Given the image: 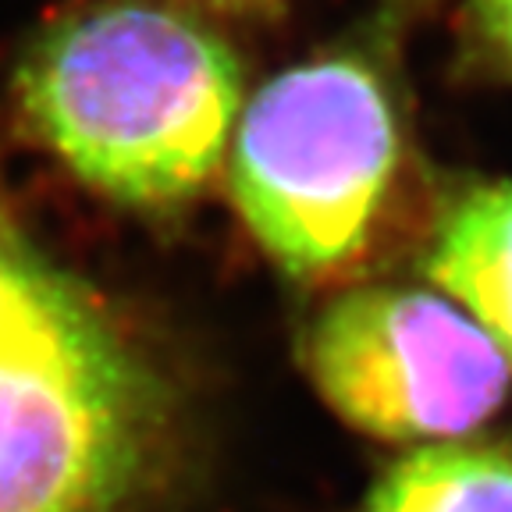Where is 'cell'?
I'll return each instance as SVG.
<instances>
[{
  "label": "cell",
  "mask_w": 512,
  "mask_h": 512,
  "mask_svg": "<svg viewBox=\"0 0 512 512\" xmlns=\"http://www.w3.org/2000/svg\"><path fill=\"white\" fill-rule=\"evenodd\" d=\"M178 427L157 356L0 214V512H146Z\"/></svg>",
  "instance_id": "cell-1"
},
{
  "label": "cell",
  "mask_w": 512,
  "mask_h": 512,
  "mask_svg": "<svg viewBox=\"0 0 512 512\" xmlns=\"http://www.w3.org/2000/svg\"><path fill=\"white\" fill-rule=\"evenodd\" d=\"M15 104L29 136L96 196L171 210L221 168L242 114V68L189 8L100 0L32 36Z\"/></svg>",
  "instance_id": "cell-2"
},
{
  "label": "cell",
  "mask_w": 512,
  "mask_h": 512,
  "mask_svg": "<svg viewBox=\"0 0 512 512\" xmlns=\"http://www.w3.org/2000/svg\"><path fill=\"white\" fill-rule=\"evenodd\" d=\"M431 0H377L345 40L260 86L232 132V196L292 278L360 253L402 157L399 43Z\"/></svg>",
  "instance_id": "cell-3"
},
{
  "label": "cell",
  "mask_w": 512,
  "mask_h": 512,
  "mask_svg": "<svg viewBox=\"0 0 512 512\" xmlns=\"http://www.w3.org/2000/svg\"><path fill=\"white\" fill-rule=\"evenodd\" d=\"M313 388L377 441H452L509 392V360L452 299L427 288H356L303 335Z\"/></svg>",
  "instance_id": "cell-4"
},
{
  "label": "cell",
  "mask_w": 512,
  "mask_h": 512,
  "mask_svg": "<svg viewBox=\"0 0 512 512\" xmlns=\"http://www.w3.org/2000/svg\"><path fill=\"white\" fill-rule=\"evenodd\" d=\"M424 271L512 367V182L463 192L434 228Z\"/></svg>",
  "instance_id": "cell-5"
},
{
  "label": "cell",
  "mask_w": 512,
  "mask_h": 512,
  "mask_svg": "<svg viewBox=\"0 0 512 512\" xmlns=\"http://www.w3.org/2000/svg\"><path fill=\"white\" fill-rule=\"evenodd\" d=\"M363 512H512V456L434 441L388 466Z\"/></svg>",
  "instance_id": "cell-6"
},
{
  "label": "cell",
  "mask_w": 512,
  "mask_h": 512,
  "mask_svg": "<svg viewBox=\"0 0 512 512\" xmlns=\"http://www.w3.org/2000/svg\"><path fill=\"white\" fill-rule=\"evenodd\" d=\"M466 32L480 61L512 82V0H466Z\"/></svg>",
  "instance_id": "cell-7"
},
{
  "label": "cell",
  "mask_w": 512,
  "mask_h": 512,
  "mask_svg": "<svg viewBox=\"0 0 512 512\" xmlns=\"http://www.w3.org/2000/svg\"><path fill=\"white\" fill-rule=\"evenodd\" d=\"M189 4L232 18H274L285 8V0H189Z\"/></svg>",
  "instance_id": "cell-8"
}]
</instances>
